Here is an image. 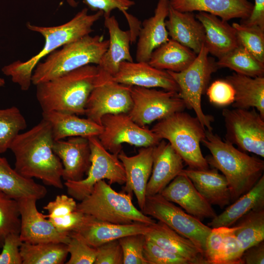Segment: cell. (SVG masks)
<instances>
[{"mask_svg":"<svg viewBox=\"0 0 264 264\" xmlns=\"http://www.w3.org/2000/svg\"><path fill=\"white\" fill-rule=\"evenodd\" d=\"M54 141L50 125L43 118L19 133L9 148L15 158V170L25 177L38 178L45 185L63 189V167L53 151Z\"/></svg>","mask_w":264,"mask_h":264,"instance_id":"cell-1","label":"cell"},{"mask_svg":"<svg viewBox=\"0 0 264 264\" xmlns=\"http://www.w3.org/2000/svg\"><path fill=\"white\" fill-rule=\"evenodd\" d=\"M88 12V9L84 8L69 21L57 26H42L27 22L26 27L29 30L38 32L44 37V45L38 54L28 60H17L4 66L1 68L2 73L10 76L12 82L17 84L22 90H27L32 84L33 71L43 58L66 44L90 35L94 24L103 16L101 11L93 14Z\"/></svg>","mask_w":264,"mask_h":264,"instance_id":"cell-2","label":"cell"},{"mask_svg":"<svg viewBox=\"0 0 264 264\" xmlns=\"http://www.w3.org/2000/svg\"><path fill=\"white\" fill-rule=\"evenodd\" d=\"M201 143L211 153L205 157L209 165L220 171L227 181L231 203L249 191L264 175V160L249 155L226 140L223 141L212 131L206 130Z\"/></svg>","mask_w":264,"mask_h":264,"instance_id":"cell-3","label":"cell"},{"mask_svg":"<svg viewBox=\"0 0 264 264\" xmlns=\"http://www.w3.org/2000/svg\"><path fill=\"white\" fill-rule=\"evenodd\" d=\"M97 72L96 65H88L36 85V98L43 112L85 115Z\"/></svg>","mask_w":264,"mask_h":264,"instance_id":"cell-4","label":"cell"},{"mask_svg":"<svg viewBox=\"0 0 264 264\" xmlns=\"http://www.w3.org/2000/svg\"><path fill=\"white\" fill-rule=\"evenodd\" d=\"M109 43L103 36L88 35L65 44L37 65L33 71L32 84L36 86L88 65H98Z\"/></svg>","mask_w":264,"mask_h":264,"instance_id":"cell-5","label":"cell"},{"mask_svg":"<svg viewBox=\"0 0 264 264\" xmlns=\"http://www.w3.org/2000/svg\"><path fill=\"white\" fill-rule=\"evenodd\" d=\"M151 130L161 140H168L188 168L209 169L200 147L206 129L196 116L183 111L176 112L159 120Z\"/></svg>","mask_w":264,"mask_h":264,"instance_id":"cell-6","label":"cell"},{"mask_svg":"<svg viewBox=\"0 0 264 264\" xmlns=\"http://www.w3.org/2000/svg\"><path fill=\"white\" fill-rule=\"evenodd\" d=\"M132 195L117 192L105 180L97 182L89 195L77 204L76 210L95 219L116 224L134 222L151 225L156 221L137 209Z\"/></svg>","mask_w":264,"mask_h":264,"instance_id":"cell-7","label":"cell"},{"mask_svg":"<svg viewBox=\"0 0 264 264\" xmlns=\"http://www.w3.org/2000/svg\"><path fill=\"white\" fill-rule=\"evenodd\" d=\"M203 44L196 58L185 69L180 72L167 71L177 84L179 95L186 107L193 110L202 126L212 131L213 117L205 114L201 107V97L206 92L212 74L219 68L216 62L208 56Z\"/></svg>","mask_w":264,"mask_h":264,"instance_id":"cell-8","label":"cell"},{"mask_svg":"<svg viewBox=\"0 0 264 264\" xmlns=\"http://www.w3.org/2000/svg\"><path fill=\"white\" fill-rule=\"evenodd\" d=\"M88 139L91 164L87 176L78 181H66L64 183L68 194L79 201L89 195L95 184L101 180H108L110 184L123 185L126 182L125 170L118 155L105 149L97 136Z\"/></svg>","mask_w":264,"mask_h":264,"instance_id":"cell-9","label":"cell"},{"mask_svg":"<svg viewBox=\"0 0 264 264\" xmlns=\"http://www.w3.org/2000/svg\"><path fill=\"white\" fill-rule=\"evenodd\" d=\"M141 211L189 239L204 255L206 238L212 228L201 220L184 211L160 194L146 196Z\"/></svg>","mask_w":264,"mask_h":264,"instance_id":"cell-10","label":"cell"},{"mask_svg":"<svg viewBox=\"0 0 264 264\" xmlns=\"http://www.w3.org/2000/svg\"><path fill=\"white\" fill-rule=\"evenodd\" d=\"M93 89L87 102L85 115L101 125L108 114L128 113L132 107V86L115 81L113 76L99 68Z\"/></svg>","mask_w":264,"mask_h":264,"instance_id":"cell-11","label":"cell"},{"mask_svg":"<svg viewBox=\"0 0 264 264\" xmlns=\"http://www.w3.org/2000/svg\"><path fill=\"white\" fill-rule=\"evenodd\" d=\"M101 124L103 130L97 137L113 154L118 155L124 143L141 148L154 146L161 140L151 129L136 124L128 113L105 115Z\"/></svg>","mask_w":264,"mask_h":264,"instance_id":"cell-12","label":"cell"},{"mask_svg":"<svg viewBox=\"0 0 264 264\" xmlns=\"http://www.w3.org/2000/svg\"><path fill=\"white\" fill-rule=\"evenodd\" d=\"M132 107L128 113L141 127L163 119L186 108L178 92L132 86Z\"/></svg>","mask_w":264,"mask_h":264,"instance_id":"cell-13","label":"cell"},{"mask_svg":"<svg viewBox=\"0 0 264 264\" xmlns=\"http://www.w3.org/2000/svg\"><path fill=\"white\" fill-rule=\"evenodd\" d=\"M222 114L226 129V140L242 151L264 157V118L252 110L224 109Z\"/></svg>","mask_w":264,"mask_h":264,"instance_id":"cell-14","label":"cell"},{"mask_svg":"<svg viewBox=\"0 0 264 264\" xmlns=\"http://www.w3.org/2000/svg\"><path fill=\"white\" fill-rule=\"evenodd\" d=\"M21 217L20 237L22 242L29 243L60 242L67 244L70 233L61 232L45 215L37 209L33 198L17 199Z\"/></svg>","mask_w":264,"mask_h":264,"instance_id":"cell-15","label":"cell"},{"mask_svg":"<svg viewBox=\"0 0 264 264\" xmlns=\"http://www.w3.org/2000/svg\"><path fill=\"white\" fill-rule=\"evenodd\" d=\"M154 147H141L133 156L127 155L122 150L118 154L126 176L123 191L135 195L141 211L145 205L147 186L152 170Z\"/></svg>","mask_w":264,"mask_h":264,"instance_id":"cell-16","label":"cell"},{"mask_svg":"<svg viewBox=\"0 0 264 264\" xmlns=\"http://www.w3.org/2000/svg\"><path fill=\"white\" fill-rule=\"evenodd\" d=\"M53 150L62 163L64 180L78 181L84 178L91 164L88 138L76 136L54 141Z\"/></svg>","mask_w":264,"mask_h":264,"instance_id":"cell-17","label":"cell"},{"mask_svg":"<svg viewBox=\"0 0 264 264\" xmlns=\"http://www.w3.org/2000/svg\"><path fill=\"white\" fill-rule=\"evenodd\" d=\"M113 78L118 83L131 86L179 91L177 84L167 70L156 68L147 62L123 61Z\"/></svg>","mask_w":264,"mask_h":264,"instance_id":"cell-18","label":"cell"},{"mask_svg":"<svg viewBox=\"0 0 264 264\" xmlns=\"http://www.w3.org/2000/svg\"><path fill=\"white\" fill-rule=\"evenodd\" d=\"M160 194L169 201L178 204L187 213L201 221L206 218L212 219L217 215L212 205L184 174L177 176Z\"/></svg>","mask_w":264,"mask_h":264,"instance_id":"cell-19","label":"cell"},{"mask_svg":"<svg viewBox=\"0 0 264 264\" xmlns=\"http://www.w3.org/2000/svg\"><path fill=\"white\" fill-rule=\"evenodd\" d=\"M183 160L171 145L162 139L154 147L153 162L146 196L160 194L183 168Z\"/></svg>","mask_w":264,"mask_h":264,"instance_id":"cell-20","label":"cell"},{"mask_svg":"<svg viewBox=\"0 0 264 264\" xmlns=\"http://www.w3.org/2000/svg\"><path fill=\"white\" fill-rule=\"evenodd\" d=\"M169 7V0H158L154 15L143 21L138 35L136 62H148L153 51L169 40L165 25Z\"/></svg>","mask_w":264,"mask_h":264,"instance_id":"cell-21","label":"cell"},{"mask_svg":"<svg viewBox=\"0 0 264 264\" xmlns=\"http://www.w3.org/2000/svg\"><path fill=\"white\" fill-rule=\"evenodd\" d=\"M150 228V225L141 222L116 224L102 221L88 215L82 225L74 232L79 234L88 245L96 248L106 242L118 240L124 236L145 234Z\"/></svg>","mask_w":264,"mask_h":264,"instance_id":"cell-22","label":"cell"},{"mask_svg":"<svg viewBox=\"0 0 264 264\" xmlns=\"http://www.w3.org/2000/svg\"><path fill=\"white\" fill-rule=\"evenodd\" d=\"M169 2L171 7L180 12H206L227 22L237 18L246 19L254 4L248 0H169Z\"/></svg>","mask_w":264,"mask_h":264,"instance_id":"cell-23","label":"cell"},{"mask_svg":"<svg viewBox=\"0 0 264 264\" xmlns=\"http://www.w3.org/2000/svg\"><path fill=\"white\" fill-rule=\"evenodd\" d=\"M195 17L204 27V44L209 53L219 59L240 45L235 29L227 21L204 12Z\"/></svg>","mask_w":264,"mask_h":264,"instance_id":"cell-24","label":"cell"},{"mask_svg":"<svg viewBox=\"0 0 264 264\" xmlns=\"http://www.w3.org/2000/svg\"><path fill=\"white\" fill-rule=\"evenodd\" d=\"M144 236L166 250L184 258L189 264H209L203 254L191 241L160 221L150 225Z\"/></svg>","mask_w":264,"mask_h":264,"instance_id":"cell-25","label":"cell"},{"mask_svg":"<svg viewBox=\"0 0 264 264\" xmlns=\"http://www.w3.org/2000/svg\"><path fill=\"white\" fill-rule=\"evenodd\" d=\"M165 25L169 36L198 54L204 44L205 32L195 15L176 10L170 5Z\"/></svg>","mask_w":264,"mask_h":264,"instance_id":"cell-26","label":"cell"},{"mask_svg":"<svg viewBox=\"0 0 264 264\" xmlns=\"http://www.w3.org/2000/svg\"><path fill=\"white\" fill-rule=\"evenodd\" d=\"M104 24L110 39L108 47L97 67L113 76L118 71L121 63L133 62L130 52L132 36L130 31H124L119 26L115 16H105Z\"/></svg>","mask_w":264,"mask_h":264,"instance_id":"cell-27","label":"cell"},{"mask_svg":"<svg viewBox=\"0 0 264 264\" xmlns=\"http://www.w3.org/2000/svg\"><path fill=\"white\" fill-rule=\"evenodd\" d=\"M180 174L186 176L201 196L211 204L222 209L231 204V195L225 177L216 169H183Z\"/></svg>","mask_w":264,"mask_h":264,"instance_id":"cell-28","label":"cell"},{"mask_svg":"<svg viewBox=\"0 0 264 264\" xmlns=\"http://www.w3.org/2000/svg\"><path fill=\"white\" fill-rule=\"evenodd\" d=\"M42 118L50 124L54 141L71 137L98 136L103 130L101 125L73 113L56 111L42 112Z\"/></svg>","mask_w":264,"mask_h":264,"instance_id":"cell-29","label":"cell"},{"mask_svg":"<svg viewBox=\"0 0 264 264\" xmlns=\"http://www.w3.org/2000/svg\"><path fill=\"white\" fill-rule=\"evenodd\" d=\"M225 80L234 89L233 108H255L264 118V76L252 77L234 73L227 76Z\"/></svg>","mask_w":264,"mask_h":264,"instance_id":"cell-30","label":"cell"},{"mask_svg":"<svg viewBox=\"0 0 264 264\" xmlns=\"http://www.w3.org/2000/svg\"><path fill=\"white\" fill-rule=\"evenodd\" d=\"M232 203L212 219L207 225L211 228L230 227L250 210L264 208V176L249 191Z\"/></svg>","mask_w":264,"mask_h":264,"instance_id":"cell-31","label":"cell"},{"mask_svg":"<svg viewBox=\"0 0 264 264\" xmlns=\"http://www.w3.org/2000/svg\"><path fill=\"white\" fill-rule=\"evenodd\" d=\"M0 191L16 200L33 198L37 200L45 197L47 190L33 178L25 177L13 169L7 159L0 156Z\"/></svg>","mask_w":264,"mask_h":264,"instance_id":"cell-32","label":"cell"},{"mask_svg":"<svg viewBox=\"0 0 264 264\" xmlns=\"http://www.w3.org/2000/svg\"><path fill=\"white\" fill-rule=\"evenodd\" d=\"M197 55L190 49L171 39L153 51L148 62L159 69L180 72L188 67Z\"/></svg>","mask_w":264,"mask_h":264,"instance_id":"cell-33","label":"cell"},{"mask_svg":"<svg viewBox=\"0 0 264 264\" xmlns=\"http://www.w3.org/2000/svg\"><path fill=\"white\" fill-rule=\"evenodd\" d=\"M20 251L22 264H63L68 254L67 245L60 242H22Z\"/></svg>","mask_w":264,"mask_h":264,"instance_id":"cell-34","label":"cell"},{"mask_svg":"<svg viewBox=\"0 0 264 264\" xmlns=\"http://www.w3.org/2000/svg\"><path fill=\"white\" fill-rule=\"evenodd\" d=\"M235 235L244 251L264 241V208L253 209L236 222Z\"/></svg>","mask_w":264,"mask_h":264,"instance_id":"cell-35","label":"cell"},{"mask_svg":"<svg viewBox=\"0 0 264 264\" xmlns=\"http://www.w3.org/2000/svg\"><path fill=\"white\" fill-rule=\"evenodd\" d=\"M216 64L219 68L227 67L235 73L252 77H262L264 74V63L241 45L218 59Z\"/></svg>","mask_w":264,"mask_h":264,"instance_id":"cell-36","label":"cell"},{"mask_svg":"<svg viewBox=\"0 0 264 264\" xmlns=\"http://www.w3.org/2000/svg\"><path fill=\"white\" fill-rule=\"evenodd\" d=\"M26 127V121L17 107L0 109V154L9 149L14 138Z\"/></svg>","mask_w":264,"mask_h":264,"instance_id":"cell-37","label":"cell"},{"mask_svg":"<svg viewBox=\"0 0 264 264\" xmlns=\"http://www.w3.org/2000/svg\"><path fill=\"white\" fill-rule=\"evenodd\" d=\"M21 217L18 200L0 191V247L6 235L20 233Z\"/></svg>","mask_w":264,"mask_h":264,"instance_id":"cell-38","label":"cell"},{"mask_svg":"<svg viewBox=\"0 0 264 264\" xmlns=\"http://www.w3.org/2000/svg\"><path fill=\"white\" fill-rule=\"evenodd\" d=\"M240 45L264 63V29L257 25L233 23Z\"/></svg>","mask_w":264,"mask_h":264,"instance_id":"cell-39","label":"cell"},{"mask_svg":"<svg viewBox=\"0 0 264 264\" xmlns=\"http://www.w3.org/2000/svg\"><path fill=\"white\" fill-rule=\"evenodd\" d=\"M70 257L66 264H93L96 249L88 245L77 233H70V240L67 244Z\"/></svg>","mask_w":264,"mask_h":264,"instance_id":"cell-40","label":"cell"},{"mask_svg":"<svg viewBox=\"0 0 264 264\" xmlns=\"http://www.w3.org/2000/svg\"><path fill=\"white\" fill-rule=\"evenodd\" d=\"M145 239L143 234L128 235L118 239L123 251V264H148L143 255Z\"/></svg>","mask_w":264,"mask_h":264,"instance_id":"cell-41","label":"cell"},{"mask_svg":"<svg viewBox=\"0 0 264 264\" xmlns=\"http://www.w3.org/2000/svg\"><path fill=\"white\" fill-rule=\"evenodd\" d=\"M143 255L148 264H189L184 258L166 250L146 238Z\"/></svg>","mask_w":264,"mask_h":264,"instance_id":"cell-42","label":"cell"},{"mask_svg":"<svg viewBox=\"0 0 264 264\" xmlns=\"http://www.w3.org/2000/svg\"><path fill=\"white\" fill-rule=\"evenodd\" d=\"M228 228H213L207 236L204 256L209 264H221L225 238Z\"/></svg>","mask_w":264,"mask_h":264,"instance_id":"cell-43","label":"cell"},{"mask_svg":"<svg viewBox=\"0 0 264 264\" xmlns=\"http://www.w3.org/2000/svg\"><path fill=\"white\" fill-rule=\"evenodd\" d=\"M206 92L210 102L216 105L227 106L232 104L234 101V89L225 80L214 81Z\"/></svg>","mask_w":264,"mask_h":264,"instance_id":"cell-44","label":"cell"},{"mask_svg":"<svg viewBox=\"0 0 264 264\" xmlns=\"http://www.w3.org/2000/svg\"><path fill=\"white\" fill-rule=\"evenodd\" d=\"M235 227H229L226 233L221 264H242L244 252L240 242L235 235Z\"/></svg>","mask_w":264,"mask_h":264,"instance_id":"cell-45","label":"cell"},{"mask_svg":"<svg viewBox=\"0 0 264 264\" xmlns=\"http://www.w3.org/2000/svg\"><path fill=\"white\" fill-rule=\"evenodd\" d=\"M22 241L18 233H10L5 237L0 254V264H22L20 247Z\"/></svg>","mask_w":264,"mask_h":264,"instance_id":"cell-46","label":"cell"},{"mask_svg":"<svg viewBox=\"0 0 264 264\" xmlns=\"http://www.w3.org/2000/svg\"><path fill=\"white\" fill-rule=\"evenodd\" d=\"M96 249L94 264H123V251L118 240L106 242Z\"/></svg>","mask_w":264,"mask_h":264,"instance_id":"cell-47","label":"cell"},{"mask_svg":"<svg viewBox=\"0 0 264 264\" xmlns=\"http://www.w3.org/2000/svg\"><path fill=\"white\" fill-rule=\"evenodd\" d=\"M72 3L73 0H68ZM83 2L92 11H101L104 17L109 16L112 11L117 9L122 13L135 4L132 0H83Z\"/></svg>","mask_w":264,"mask_h":264,"instance_id":"cell-48","label":"cell"},{"mask_svg":"<svg viewBox=\"0 0 264 264\" xmlns=\"http://www.w3.org/2000/svg\"><path fill=\"white\" fill-rule=\"evenodd\" d=\"M77 203L74 198L66 195H58L55 199L50 201L44 207L48 214L47 218L61 217L67 215L76 210Z\"/></svg>","mask_w":264,"mask_h":264,"instance_id":"cell-49","label":"cell"},{"mask_svg":"<svg viewBox=\"0 0 264 264\" xmlns=\"http://www.w3.org/2000/svg\"><path fill=\"white\" fill-rule=\"evenodd\" d=\"M87 217V214L75 210L63 217L48 219L60 232L70 233L81 227Z\"/></svg>","mask_w":264,"mask_h":264,"instance_id":"cell-50","label":"cell"},{"mask_svg":"<svg viewBox=\"0 0 264 264\" xmlns=\"http://www.w3.org/2000/svg\"><path fill=\"white\" fill-rule=\"evenodd\" d=\"M242 264H264V241H262L247 249L242 256Z\"/></svg>","mask_w":264,"mask_h":264,"instance_id":"cell-51","label":"cell"},{"mask_svg":"<svg viewBox=\"0 0 264 264\" xmlns=\"http://www.w3.org/2000/svg\"><path fill=\"white\" fill-rule=\"evenodd\" d=\"M240 23L257 25L264 29V0H254L253 8L249 17L241 20Z\"/></svg>","mask_w":264,"mask_h":264,"instance_id":"cell-52","label":"cell"},{"mask_svg":"<svg viewBox=\"0 0 264 264\" xmlns=\"http://www.w3.org/2000/svg\"><path fill=\"white\" fill-rule=\"evenodd\" d=\"M5 85V80L4 79L0 77V87Z\"/></svg>","mask_w":264,"mask_h":264,"instance_id":"cell-53","label":"cell"}]
</instances>
